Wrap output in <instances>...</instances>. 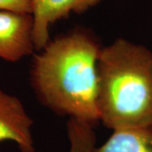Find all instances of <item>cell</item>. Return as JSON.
<instances>
[{"label":"cell","instance_id":"6da1fadb","mask_svg":"<svg viewBox=\"0 0 152 152\" xmlns=\"http://www.w3.org/2000/svg\"><path fill=\"white\" fill-rule=\"evenodd\" d=\"M102 48L94 34L75 29L35 55L31 80L41 102L54 113L94 125L99 119L97 62Z\"/></svg>","mask_w":152,"mask_h":152},{"label":"cell","instance_id":"7a4b0ae2","mask_svg":"<svg viewBox=\"0 0 152 152\" xmlns=\"http://www.w3.org/2000/svg\"><path fill=\"white\" fill-rule=\"evenodd\" d=\"M99 119L113 130L152 127V53L117 39L97 62Z\"/></svg>","mask_w":152,"mask_h":152},{"label":"cell","instance_id":"3957f363","mask_svg":"<svg viewBox=\"0 0 152 152\" xmlns=\"http://www.w3.org/2000/svg\"><path fill=\"white\" fill-rule=\"evenodd\" d=\"M31 14L0 11V58L17 62L36 50Z\"/></svg>","mask_w":152,"mask_h":152},{"label":"cell","instance_id":"277c9868","mask_svg":"<svg viewBox=\"0 0 152 152\" xmlns=\"http://www.w3.org/2000/svg\"><path fill=\"white\" fill-rule=\"evenodd\" d=\"M102 0H31L33 42L36 50L49 43V27L71 13L80 14L98 4Z\"/></svg>","mask_w":152,"mask_h":152},{"label":"cell","instance_id":"5b68a950","mask_svg":"<svg viewBox=\"0 0 152 152\" xmlns=\"http://www.w3.org/2000/svg\"><path fill=\"white\" fill-rule=\"evenodd\" d=\"M32 124L20 100L0 90V142H14L20 152H35Z\"/></svg>","mask_w":152,"mask_h":152},{"label":"cell","instance_id":"8992f818","mask_svg":"<svg viewBox=\"0 0 152 152\" xmlns=\"http://www.w3.org/2000/svg\"><path fill=\"white\" fill-rule=\"evenodd\" d=\"M93 152H152V127L113 130L102 145Z\"/></svg>","mask_w":152,"mask_h":152},{"label":"cell","instance_id":"52a82bcc","mask_svg":"<svg viewBox=\"0 0 152 152\" xmlns=\"http://www.w3.org/2000/svg\"><path fill=\"white\" fill-rule=\"evenodd\" d=\"M94 125L70 118L67 124L68 136L70 144L69 152H93L96 148V137Z\"/></svg>","mask_w":152,"mask_h":152},{"label":"cell","instance_id":"ba28073f","mask_svg":"<svg viewBox=\"0 0 152 152\" xmlns=\"http://www.w3.org/2000/svg\"><path fill=\"white\" fill-rule=\"evenodd\" d=\"M2 10L31 15V0H0V11Z\"/></svg>","mask_w":152,"mask_h":152}]
</instances>
